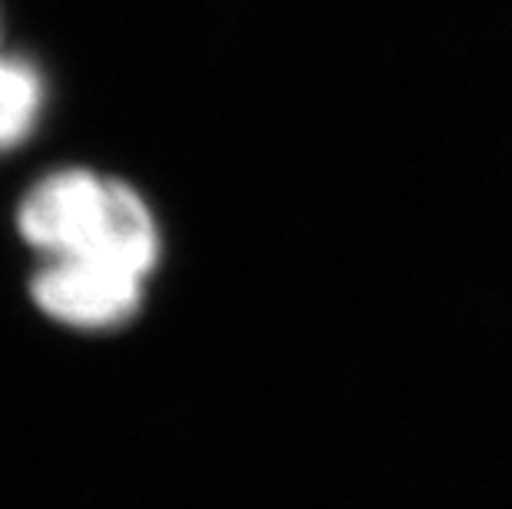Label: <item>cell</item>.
I'll return each mask as SVG.
<instances>
[{"label": "cell", "mask_w": 512, "mask_h": 509, "mask_svg": "<svg viewBox=\"0 0 512 509\" xmlns=\"http://www.w3.org/2000/svg\"><path fill=\"white\" fill-rule=\"evenodd\" d=\"M43 110V80L24 60L0 57V153L24 143Z\"/></svg>", "instance_id": "3"}, {"label": "cell", "mask_w": 512, "mask_h": 509, "mask_svg": "<svg viewBox=\"0 0 512 509\" xmlns=\"http://www.w3.org/2000/svg\"><path fill=\"white\" fill-rule=\"evenodd\" d=\"M143 285L146 278L123 272V268L63 258V262H47L40 268L30 295L53 321L73 324V328H110L139 311Z\"/></svg>", "instance_id": "2"}, {"label": "cell", "mask_w": 512, "mask_h": 509, "mask_svg": "<svg viewBox=\"0 0 512 509\" xmlns=\"http://www.w3.org/2000/svg\"><path fill=\"white\" fill-rule=\"evenodd\" d=\"M17 222L20 235L50 262L83 258L149 278L159 258V229L143 196L86 169H63L37 182Z\"/></svg>", "instance_id": "1"}]
</instances>
